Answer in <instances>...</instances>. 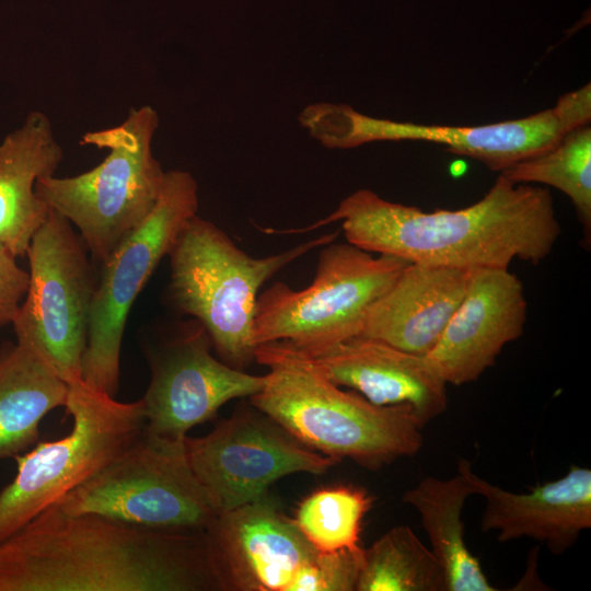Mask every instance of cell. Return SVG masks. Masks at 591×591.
<instances>
[{
    "mask_svg": "<svg viewBox=\"0 0 591 591\" xmlns=\"http://www.w3.org/2000/svg\"><path fill=\"white\" fill-rule=\"evenodd\" d=\"M213 589L205 532L147 529L55 503L0 543V591Z\"/></svg>",
    "mask_w": 591,
    "mask_h": 591,
    "instance_id": "1",
    "label": "cell"
},
{
    "mask_svg": "<svg viewBox=\"0 0 591 591\" xmlns=\"http://www.w3.org/2000/svg\"><path fill=\"white\" fill-rule=\"evenodd\" d=\"M335 221H341L347 242L372 254L465 270L509 268L517 259L536 265L552 253L561 232L548 189L500 174L483 198L461 209L424 211L362 188L331 215L287 232Z\"/></svg>",
    "mask_w": 591,
    "mask_h": 591,
    "instance_id": "2",
    "label": "cell"
},
{
    "mask_svg": "<svg viewBox=\"0 0 591 591\" xmlns=\"http://www.w3.org/2000/svg\"><path fill=\"white\" fill-rule=\"evenodd\" d=\"M255 361L268 372L252 405L304 447L371 470L421 449L424 425L410 406H379L341 390L285 341L258 345Z\"/></svg>",
    "mask_w": 591,
    "mask_h": 591,
    "instance_id": "3",
    "label": "cell"
},
{
    "mask_svg": "<svg viewBox=\"0 0 591 591\" xmlns=\"http://www.w3.org/2000/svg\"><path fill=\"white\" fill-rule=\"evenodd\" d=\"M326 233L281 253L253 257L218 225L194 216L170 256V298L208 333L220 360L243 370L255 360L253 323L260 288L282 268L336 241Z\"/></svg>",
    "mask_w": 591,
    "mask_h": 591,
    "instance_id": "4",
    "label": "cell"
},
{
    "mask_svg": "<svg viewBox=\"0 0 591 591\" xmlns=\"http://www.w3.org/2000/svg\"><path fill=\"white\" fill-rule=\"evenodd\" d=\"M158 127L152 106L131 108L119 125L81 136V144L107 151L99 165L74 176L54 174L36 182L37 195L78 229L101 265L159 199L166 171L152 151Z\"/></svg>",
    "mask_w": 591,
    "mask_h": 591,
    "instance_id": "5",
    "label": "cell"
},
{
    "mask_svg": "<svg viewBox=\"0 0 591 591\" xmlns=\"http://www.w3.org/2000/svg\"><path fill=\"white\" fill-rule=\"evenodd\" d=\"M408 264L347 241L324 245L311 285L294 290L277 281L259 293L254 345L285 341L313 351L359 336L370 306Z\"/></svg>",
    "mask_w": 591,
    "mask_h": 591,
    "instance_id": "6",
    "label": "cell"
},
{
    "mask_svg": "<svg viewBox=\"0 0 591 591\" xmlns=\"http://www.w3.org/2000/svg\"><path fill=\"white\" fill-rule=\"evenodd\" d=\"M72 427L14 456L18 472L0 491V543L83 484L143 431L141 399L118 402L82 380L69 384L65 405Z\"/></svg>",
    "mask_w": 591,
    "mask_h": 591,
    "instance_id": "7",
    "label": "cell"
},
{
    "mask_svg": "<svg viewBox=\"0 0 591 591\" xmlns=\"http://www.w3.org/2000/svg\"><path fill=\"white\" fill-rule=\"evenodd\" d=\"M205 535L219 589H356L362 552H318L267 496L220 513Z\"/></svg>",
    "mask_w": 591,
    "mask_h": 591,
    "instance_id": "8",
    "label": "cell"
},
{
    "mask_svg": "<svg viewBox=\"0 0 591 591\" xmlns=\"http://www.w3.org/2000/svg\"><path fill=\"white\" fill-rule=\"evenodd\" d=\"M591 84L564 94L552 108L520 119L478 126L424 125L361 114L346 104H311L304 127L329 149L373 141H427L470 157L491 171L507 167L554 147L566 134L589 125Z\"/></svg>",
    "mask_w": 591,
    "mask_h": 591,
    "instance_id": "9",
    "label": "cell"
},
{
    "mask_svg": "<svg viewBox=\"0 0 591 591\" xmlns=\"http://www.w3.org/2000/svg\"><path fill=\"white\" fill-rule=\"evenodd\" d=\"M59 505L141 528L206 532L220 514L187 461L185 441L142 433Z\"/></svg>",
    "mask_w": 591,
    "mask_h": 591,
    "instance_id": "10",
    "label": "cell"
},
{
    "mask_svg": "<svg viewBox=\"0 0 591 591\" xmlns=\"http://www.w3.org/2000/svg\"><path fill=\"white\" fill-rule=\"evenodd\" d=\"M198 206V184L192 173L166 171L153 210L101 265L82 361L81 378L89 386L116 396L130 309L185 224L197 215Z\"/></svg>",
    "mask_w": 591,
    "mask_h": 591,
    "instance_id": "11",
    "label": "cell"
},
{
    "mask_svg": "<svg viewBox=\"0 0 591 591\" xmlns=\"http://www.w3.org/2000/svg\"><path fill=\"white\" fill-rule=\"evenodd\" d=\"M26 255L28 287L12 322L18 344L68 384L81 381L96 286L86 247L72 224L50 209Z\"/></svg>",
    "mask_w": 591,
    "mask_h": 591,
    "instance_id": "12",
    "label": "cell"
},
{
    "mask_svg": "<svg viewBox=\"0 0 591 591\" xmlns=\"http://www.w3.org/2000/svg\"><path fill=\"white\" fill-rule=\"evenodd\" d=\"M185 451L220 513L265 497L283 476L324 474L339 462L304 447L267 416L251 412L236 413L204 437L187 436Z\"/></svg>",
    "mask_w": 591,
    "mask_h": 591,
    "instance_id": "13",
    "label": "cell"
},
{
    "mask_svg": "<svg viewBox=\"0 0 591 591\" xmlns=\"http://www.w3.org/2000/svg\"><path fill=\"white\" fill-rule=\"evenodd\" d=\"M147 351L151 379L141 398L144 431L182 442L196 425L211 419L231 399L251 397L265 375L233 368L211 354V339L196 320Z\"/></svg>",
    "mask_w": 591,
    "mask_h": 591,
    "instance_id": "14",
    "label": "cell"
},
{
    "mask_svg": "<svg viewBox=\"0 0 591 591\" xmlns=\"http://www.w3.org/2000/svg\"><path fill=\"white\" fill-rule=\"evenodd\" d=\"M528 302L520 278L509 268L472 271L467 290L434 347L426 355L447 382L476 381L506 345L521 337Z\"/></svg>",
    "mask_w": 591,
    "mask_h": 591,
    "instance_id": "15",
    "label": "cell"
},
{
    "mask_svg": "<svg viewBox=\"0 0 591 591\" xmlns=\"http://www.w3.org/2000/svg\"><path fill=\"white\" fill-rule=\"evenodd\" d=\"M474 495L485 498L483 532H496L501 543L529 537L544 543L552 554L571 548L591 528V470L572 464L560 478L526 493H512L476 475L466 459L457 462Z\"/></svg>",
    "mask_w": 591,
    "mask_h": 591,
    "instance_id": "16",
    "label": "cell"
},
{
    "mask_svg": "<svg viewBox=\"0 0 591 591\" xmlns=\"http://www.w3.org/2000/svg\"><path fill=\"white\" fill-rule=\"evenodd\" d=\"M302 352L336 385L379 406L408 405L424 426L448 408V384L426 356L362 336Z\"/></svg>",
    "mask_w": 591,
    "mask_h": 591,
    "instance_id": "17",
    "label": "cell"
},
{
    "mask_svg": "<svg viewBox=\"0 0 591 591\" xmlns=\"http://www.w3.org/2000/svg\"><path fill=\"white\" fill-rule=\"evenodd\" d=\"M472 271L409 263L370 306L359 336L426 356L463 299Z\"/></svg>",
    "mask_w": 591,
    "mask_h": 591,
    "instance_id": "18",
    "label": "cell"
},
{
    "mask_svg": "<svg viewBox=\"0 0 591 591\" xmlns=\"http://www.w3.org/2000/svg\"><path fill=\"white\" fill-rule=\"evenodd\" d=\"M63 158L49 117L31 112L0 142V243L16 257L26 255L49 207L37 195L36 182L54 175Z\"/></svg>",
    "mask_w": 591,
    "mask_h": 591,
    "instance_id": "19",
    "label": "cell"
},
{
    "mask_svg": "<svg viewBox=\"0 0 591 591\" xmlns=\"http://www.w3.org/2000/svg\"><path fill=\"white\" fill-rule=\"evenodd\" d=\"M471 495V484L457 472L445 479L427 476L402 498L420 517L430 549L443 571L445 591L498 590L465 542L462 511Z\"/></svg>",
    "mask_w": 591,
    "mask_h": 591,
    "instance_id": "20",
    "label": "cell"
},
{
    "mask_svg": "<svg viewBox=\"0 0 591 591\" xmlns=\"http://www.w3.org/2000/svg\"><path fill=\"white\" fill-rule=\"evenodd\" d=\"M69 384L34 350L18 344L0 361V460L38 442L43 418L65 407Z\"/></svg>",
    "mask_w": 591,
    "mask_h": 591,
    "instance_id": "21",
    "label": "cell"
},
{
    "mask_svg": "<svg viewBox=\"0 0 591 591\" xmlns=\"http://www.w3.org/2000/svg\"><path fill=\"white\" fill-rule=\"evenodd\" d=\"M356 591H445L443 571L408 525H397L363 549Z\"/></svg>",
    "mask_w": 591,
    "mask_h": 591,
    "instance_id": "22",
    "label": "cell"
},
{
    "mask_svg": "<svg viewBox=\"0 0 591 591\" xmlns=\"http://www.w3.org/2000/svg\"><path fill=\"white\" fill-rule=\"evenodd\" d=\"M517 184L540 183L561 190L575 206L584 242L591 230V128L566 134L551 149L518 162L499 173Z\"/></svg>",
    "mask_w": 591,
    "mask_h": 591,
    "instance_id": "23",
    "label": "cell"
},
{
    "mask_svg": "<svg viewBox=\"0 0 591 591\" xmlns=\"http://www.w3.org/2000/svg\"><path fill=\"white\" fill-rule=\"evenodd\" d=\"M371 506L372 497L364 489L332 486L306 496L299 503L293 520L318 552H361V524Z\"/></svg>",
    "mask_w": 591,
    "mask_h": 591,
    "instance_id": "24",
    "label": "cell"
},
{
    "mask_svg": "<svg viewBox=\"0 0 591 591\" xmlns=\"http://www.w3.org/2000/svg\"><path fill=\"white\" fill-rule=\"evenodd\" d=\"M16 256L0 243V327L12 324L28 287V273Z\"/></svg>",
    "mask_w": 591,
    "mask_h": 591,
    "instance_id": "25",
    "label": "cell"
}]
</instances>
